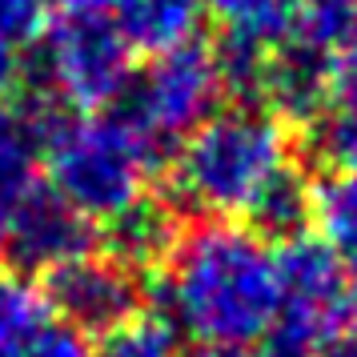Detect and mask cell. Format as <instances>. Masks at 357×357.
<instances>
[{"label":"cell","instance_id":"obj_1","mask_svg":"<svg viewBox=\"0 0 357 357\" xmlns=\"http://www.w3.org/2000/svg\"><path fill=\"white\" fill-rule=\"evenodd\" d=\"M161 265L165 309L181 337L245 354L273 333L281 309L277 249L253 225L205 221L177 233Z\"/></svg>","mask_w":357,"mask_h":357},{"label":"cell","instance_id":"obj_2","mask_svg":"<svg viewBox=\"0 0 357 357\" xmlns=\"http://www.w3.org/2000/svg\"><path fill=\"white\" fill-rule=\"evenodd\" d=\"M293 165L289 125L261 105L237 100L201 121L177 145L169 193L173 205L209 221H253L261 201Z\"/></svg>","mask_w":357,"mask_h":357},{"label":"cell","instance_id":"obj_3","mask_svg":"<svg viewBox=\"0 0 357 357\" xmlns=\"http://www.w3.org/2000/svg\"><path fill=\"white\" fill-rule=\"evenodd\" d=\"M20 113L36 129L49 189L84 221L109 225L149 197V177L161 157L116 113H68L40 93L24 100Z\"/></svg>","mask_w":357,"mask_h":357},{"label":"cell","instance_id":"obj_4","mask_svg":"<svg viewBox=\"0 0 357 357\" xmlns=\"http://www.w3.org/2000/svg\"><path fill=\"white\" fill-rule=\"evenodd\" d=\"M33 93L68 113H97L121 100L132 77V49L105 0H61L24 61Z\"/></svg>","mask_w":357,"mask_h":357},{"label":"cell","instance_id":"obj_5","mask_svg":"<svg viewBox=\"0 0 357 357\" xmlns=\"http://www.w3.org/2000/svg\"><path fill=\"white\" fill-rule=\"evenodd\" d=\"M221 77L209 45L185 40L177 49L149 56L145 68H132L121 93V121L145 141L157 157L181 145L189 132L221 109Z\"/></svg>","mask_w":357,"mask_h":357},{"label":"cell","instance_id":"obj_6","mask_svg":"<svg viewBox=\"0 0 357 357\" xmlns=\"http://www.w3.org/2000/svg\"><path fill=\"white\" fill-rule=\"evenodd\" d=\"M281 277V309H277V337L317 354L325 337H333L349 313V269L341 253L321 237L297 233L277 249Z\"/></svg>","mask_w":357,"mask_h":357},{"label":"cell","instance_id":"obj_7","mask_svg":"<svg viewBox=\"0 0 357 357\" xmlns=\"http://www.w3.org/2000/svg\"><path fill=\"white\" fill-rule=\"evenodd\" d=\"M45 297L68 329H77L81 337L84 333L100 337L141 309L145 285H141V269H132L129 261L89 249L61 265L56 273H49Z\"/></svg>","mask_w":357,"mask_h":357},{"label":"cell","instance_id":"obj_8","mask_svg":"<svg viewBox=\"0 0 357 357\" xmlns=\"http://www.w3.org/2000/svg\"><path fill=\"white\" fill-rule=\"evenodd\" d=\"M97 241L93 221H84L68 201L52 193L49 185L24 197V205L13 213L8 229L0 233V253L13 265L17 277H49L73 257L89 253Z\"/></svg>","mask_w":357,"mask_h":357},{"label":"cell","instance_id":"obj_9","mask_svg":"<svg viewBox=\"0 0 357 357\" xmlns=\"http://www.w3.org/2000/svg\"><path fill=\"white\" fill-rule=\"evenodd\" d=\"M0 357H89L84 337L52 313L29 277L0 273Z\"/></svg>","mask_w":357,"mask_h":357},{"label":"cell","instance_id":"obj_10","mask_svg":"<svg viewBox=\"0 0 357 357\" xmlns=\"http://www.w3.org/2000/svg\"><path fill=\"white\" fill-rule=\"evenodd\" d=\"M277 40L329 68H345L357 56V0H285Z\"/></svg>","mask_w":357,"mask_h":357},{"label":"cell","instance_id":"obj_11","mask_svg":"<svg viewBox=\"0 0 357 357\" xmlns=\"http://www.w3.org/2000/svg\"><path fill=\"white\" fill-rule=\"evenodd\" d=\"M116 29L125 33L132 52L157 56L165 49H177L193 40L201 24V0H105Z\"/></svg>","mask_w":357,"mask_h":357},{"label":"cell","instance_id":"obj_12","mask_svg":"<svg viewBox=\"0 0 357 357\" xmlns=\"http://www.w3.org/2000/svg\"><path fill=\"white\" fill-rule=\"evenodd\" d=\"M40 141L20 109H0V233L8 229L13 213L36 189Z\"/></svg>","mask_w":357,"mask_h":357},{"label":"cell","instance_id":"obj_13","mask_svg":"<svg viewBox=\"0 0 357 357\" xmlns=\"http://www.w3.org/2000/svg\"><path fill=\"white\" fill-rule=\"evenodd\" d=\"M177 241V221L173 209L165 201H137L129 213H121L116 221H109V253L121 261H129L132 269H145V265H161L165 253Z\"/></svg>","mask_w":357,"mask_h":357},{"label":"cell","instance_id":"obj_14","mask_svg":"<svg viewBox=\"0 0 357 357\" xmlns=\"http://www.w3.org/2000/svg\"><path fill=\"white\" fill-rule=\"evenodd\" d=\"M309 141L329 169L357 165V56L337 73L325 109L309 125Z\"/></svg>","mask_w":357,"mask_h":357},{"label":"cell","instance_id":"obj_15","mask_svg":"<svg viewBox=\"0 0 357 357\" xmlns=\"http://www.w3.org/2000/svg\"><path fill=\"white\" fill-rule=\"evenodd\" d=\"M89 357H185V337L169 321V313L137 309L109 333H100L97 349Z\"/></svg>","mask_w":357,"mask_h":357},{"label":"cell","instance_id":"obj_16","mask_svg":"<svg viewBox=\"0 0 357 357\" xmlns=\"http://www.w3.org/2000/svg\"><path fill=\"white\" fill-rule=\"evenodd\" d=\"M313 217L321 225V241L357 257V165L333 169L321 189H313Z\"/></svg>","mask_w":357,"mask_h":357},{"label":"cell","instance_id":"obj_17","mask_svg":"<svg viewBox=\"0 0 357 357\" xmlns=\"http://www.w3.org/2000/svg\"><path fill=\"white\" fill-rule=\"evenodd\" d=\"M201 8L213 13L221 24L257 29L269 36H281V24H285V0H201Z\"/></svg>","mask_w":357,"mask_h":357},{"label":"cell","instance_id":"obj_18","mask_svg":"<svg viewBox=\"0 0 357 357\" xmlns=\"http://www.w3.org/2000/svg\"><path fill=\"white\" fill-rule=\"evenodd\" d=\"M49 13V0H0V36H8L17 49H24L40 36Z\"/></svg>","mask_w":357,"mask_h":357},{"label":"cell","instance_id":"obj_19","mask_svg":"<svg viewBox=\"0 0 357 357\" xmlns=\"http://www.w3.org/2000/svg\"><path fill=\"white\" fill-rule=\"evenodd\" d=\"M20 77H24V56H20V49L8 36H0V109H4V100L17 93Z\"/></svg>","mask_w":357,"mask_h":357},{"label":"cell","instance_id":"obj_20","mask_svg":"<svg viewBox=\"0 0 357 357\" xmlns=\"http://www.w3.org/2000/svg\"><path fill=\"white\" fill-rule=\"evenodd\" d=\"M313 357H357V321H345L333 337H325Z\"/></svg>","mask_w":357,"mask_h":357},{"label":"cell","instance_id":"obj_21","mask_svg":"<svg viewBox=\"0 0 357 357\" xmlns=\"http://www.w3.org/2000/svg\"><path fill=\"white\" fill-rule=\"evenodd\" d=\"M349 313H354V321H357V257L349 265Z\"/></svg>","mask_w":357,"mask_h":357},{"label":"cell","instance_id":"obj_22","mask_svg":"<svg viewBox=\"0 0 357 357\" xmlns=\"http://www.w3.org/2000/svg\"><path fill=\"white\" fill-rule=\"evenodd\" d=\"M197 357H245V354H237V349H201Z\"/></svg>","mask_w":357,"mask_h":357}]
</instances>
